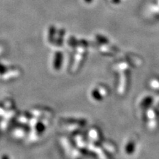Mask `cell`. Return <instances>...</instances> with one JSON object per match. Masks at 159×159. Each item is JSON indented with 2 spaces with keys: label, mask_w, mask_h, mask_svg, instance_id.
I'll return each instance as SVG.
<instances>
[{
  "label": "cell",
  "mask_w": 159,
  "mask_h": 159,
  "mask_svg": "<svg viewBox=\"0 0 159 159\" xmlns=\"http://www.w3.org/2000/svg\"><path fill=\"white\" fill-rule=\"evenodd\" d=\"M59 142L64 153L70 159H82L86 153L78 147L72 138L68 136H61Z\"/></svg>",
  "instance_id": "1"
},
{
  "label": "cell",
  "mask_w": 159,
  "mask_h": 159,
  "mask_svg": "<svg viewBox=\"0 0 159 159\" xmlns=\"http://www.w3.org/2000/svg\"><path fill=\"white\" fill-rule=\"evenodd\" d=\"M61 127L66 131L73 134L81 132L88 126V121L81 117H65L60 120Z\"/></svg>",
  "instance_id": "2"
},
{
  "label": "cell",
  "mask_w": 159,
  "mask_h": 159,
  "mask_svg": "<svg viewBox=\"0 0 159 159\" xmlns=\"http://www.w3.org/2000/svg\"><path fill=\"white\" fill-rule=\"evenodd\" d=\"M50 123V119L47 118H42L37 119L35 123L31 125V129L29 132V137L31 142L38 141L45 133Z\"/></svg>",
  "instance_id": "3"
},
{
  "label": "cell",
  "mask_w": 159,
  "mask_h": 159,
  "mask_svg": "<svg viewBox=\"0 0 159 159\" xmlns=\"http://www.w3.org/2000/svg\"><path fill=\"white\" fill-rule=\"evenodd\" d=\"M108 89L105 87L100 86L93 88L89 93V97L95 103H101L108 97Z\"/></svg>",
  "instance_id": "4"
},
{
  "label": "cell",
  "mask_w": 159,
  "mask_h": 159,
  "mask_svg": "<svg viewBox=\"0 0 159 159\" xmlns=\"http://www.w3.org/2000/svg\"><path fill=\"white\" fill-rule=\"evenodd\" d=\"M138 140L133 137H129L123 146V153L126 157H131L136 153L138 149Z\"/></svg>",
  "instance_id": "5"
},
{
  "label": "cell",
  "mask_w": 159,
  "mask_h": 159,
  "mask_svg": "<svg viewBox=\"0 0 159 159\" xmlns=\"http://www.w3.org/2000/svg\"><path fill=\"white\" fill-rule=\"evenodd\" d=\"M89 141L93 142H100L104 140L102 134L100 130L96 127H91L88 128L85 134Z\"/></svg>",
  "instance_id": "6"
},
{
  "label": "cell",
  "mask_w": 159,
  "mask_h": 159,
  "mask_svg": "<svg viewBox=\"0 0 159 159\" xmlns=\"http://www.w3.org/2000/svg\"><path fill=\"white\" fill-rule=\"evenodd\" d=\"M30 113L32 114V116L38 118V119L47 118V119H51V118L53 116L52 110L45 107L35 108L31 110Z\"/></svg>",
  "instance_id": "7"
},
{
  "label": "cell",
  "mask_w": 159,
  "mask_h": 159,
  "mask_svg": "<svg viewBox=\"0 0 159 159\" xmlns=\"http://www.w3.org/2000/svg\"><path fill=\"white\" fill-rule=\"evenodd\" d=\"M145 121L148 128L153 129L157 120V113L151 107L146 109L145 112Z\"/></svg>",
  "instance_id": "8"
},
{
  "label": "cell",
  "mask_w": 159,
  "mask_h": 159,
  "mask_svg": "<svg viewBox=\"0 0 159 159\" xmlns=\"http://www.w3.org/2000/svg\"><path fill=\"white\" fill-rule=\"evenodd\" d=\"M100 144L109 155H112V154L115 153L116 146L112 141L104 139L100 142Z\"/></svg>",
  "instance_id": "9"
},
{
  "label": "cell",
  "mask_w": 159,
  "mask_h": 159,
  "mask_svg": "<svg viewBox=\"0 0 159 159\" xmlns=\"http://www.w3.org/2000/svg\"><path fill=\"white\" fill-rule=\"evenodd\" d=\"M152 101H153L152 97L150 96H147L144 97V98H142L141 101H138V108H141V109H148L151 107L150 105H151Z\"/></svg>",
  "instance_id": "10"
},
{
  "label": "cell",
  "mask_w": 159,
  "mask_h": 159,
  "mask_svg": "<svg viewBox=\"0 0 159 159\" xmlns=\"http://www.w3.org/2000/svg\"><path fill=\"white\" fill-rule=\"evenodd\" d=\"M2 159H10L9 157H8L7 155H4L3 157H2Z\"/></svg>",
  "instance_id": "11"
}]
</instances>
